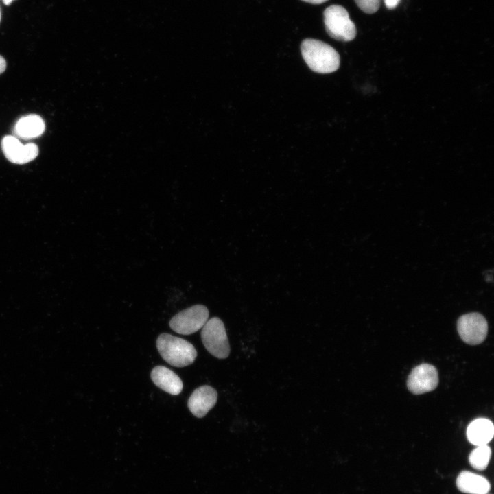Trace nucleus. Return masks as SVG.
Returning a JSON list of instances; mask_svg holds the SVG:
<instances>
[{
  "instance_id": "obj_18",
  "label": "nucleus",
  "mask_w": 494,
  "mask_h": 494,
  "mask_svg": "<svg viewBox=\"0 0 494 494\" xmlns=\"http://www.w3.org/2000/svg\"><path fill=\"white\" fill-rule=\"evenodd\" d=\"M305 2H307L312 4H320L324 2L327 1L328 0H301Z\"/></svg>"
},
{
  "instance_id": "obj_19",
  "label": "nucleus",
  "mask_w": 494,
  "mask_h": 494,
  "mask_svg": "<svg viewBox=\"0 0 494 494\" xmlns=\"http://www.w3.org/2000/svg\"><path fill=\"white\" fill-rule=\"evenodd\" d=\"M3 3L6 5H9L14 0H2Z\"/></svg>"
},
{
  "instance_id": "obj_11",
  "label": "nucleus",
  "mask_w": 494,
  "mask_h": 494,
  "mask_svg": "<svg viewBox=\"0 0 494 494\" xmlns=\"http://www.w3.org/2000/svg\"><path fill=\"white\" fill-rule=\"evenodd\" d=\"M150 377L156 386L170 395H177L183 390L180 378L165 366H155L151 371Z\"/></svg>"
},
{
  "instance_id": "obj_16",
  "label": "nucleus",
  "mask_w": 494,
  "mask_h": 494,
  "mask_svg": "<svg viewBox=\"0 0 494 494\" xmlns=\"http://www.w3.org/2000/svg\"><path fill=\"white\" fill-rule=\"evenodd\" d=\"M401 0H384V3L387 8L394 9L397 6Z\"/></svg>"
},
{
  "instance_id": "obj_1",
  "label": "nucleus",
  "mask_w": 494,
  "mask_h": 494,
  "mask_svg": "<svg viewBox=\"0 0 494 494\" xmlns=\"http://www.w3.org/2000/svg\"><path fill=\"white\" fill-rule=\"evenodd\" d=\"M302 56L314 72L329 73L340 66V56L329 45L312 38L305 39L301 45Z\"/></svg>"
},
{
  "instance_id": "obj_5",
  "label": "nucleus",
  "mask_w": 494,
  "mask_h": 494,
  "mask_svg": "<svg viewBox=\"0 0 494 494\" xmlns=\"http://www.w3.org/2000/svg\"><path fill=\"white\" fill-rule=\"evenodd\" d=\"M209 319V311L202 305H196L176 314L169 321V327L182 335H190L202 329Z\"/></svg>"
},
{
  "instance_id": "obj_7",
  "label": "nucleus",
  "mask_w": 494,
  "mask_h": 494,
  "mask_svg": "<svg viewBox=\"0 0 494 494\" xmlns=\"http://www.w3.org/2000/svg\"><path fill=\"white\" fill-rule=\"evenodd\" d=\"M438 383L436 368L429 364H421L416 366L409 375L407 386L411 392L419 395L434 390Z\"/></svg>"
},
{
  "instance_id": "obj_13",
  "label": "nucleus",
  "mask_w": 494,
  "mask_h": 494,
  "mask_svg": "<svg viewBox=\"0 0 494 494\" xmlns=\"http://www.w3.org/2000/svg\"><path fill=\"white\" fill-rule=\"evenodd\" d=\"M493 423L484 418L475 419L467 429L468 440L475 446L487 445L493 438Z\"/></svg>"
},
{
  "instance_id": "obj_8",
  "label": "nucleus",
  "mask_w": 494,
  "mask_h": 494,
  "mask_svg": "<svg viewBox=\"0 0 494 494\" xmlns=\"http://www.w3.org/2000/svg\"><path fill=\"white\" fill-rule=\"evenodd\" d=\"M1 148L5 158L15 164H25L34 160L38 154L37 145L23 144L14 136L8 135L1 141Z\"/></svg>"
},
{
  "instance_id": "obj_10",
  "label": "nucleus",
  "mask_w": 494,
  "mask_h": 494,
  "mask_svg": "<svg viewBox=\"0 0 494 494\" xmlns=\"http://www.w3.org/2000/svg\"><path fill=\"white\" fill-rule=\"evenodd\" d=\"M45 129V121L38 115H28L21 117L15 124L12 133L16 138L29 140L43 134Z\"/></svg>"
},
{
  "instance_id": "obj_3",
  "label": "nucleus",
  "mask_w": 494,
  "mask_h": 494,
  "mask_svg": "<svg viewBox=\"0 0 494 494\" xmlns=\"http://www.w3.org/2000/svg\"><path fill=\"white\" fill-rule=\"evenodd\" d=\"M323 15L325 30L331 38L342 42L351 41L355 38V25L344 7L331 5L325 10Z\"/></svg>"
},
{
  "instance_id": "obj_17",
  "label": "nucleus",
  "mask_w": 494,
  "mask_h": 494,
  "mask_svg": "<svg viewBox=\"0 0 494 494\" xmlns=\"http://www.w3.org/2000/svg\"><path fill=\"white\" fill-rule=\"evenodd\" d=\"M6 69V62L3 56L0 55V74Z\"/></svg>"
},
{
  "instance_id": "obj_6",
  "label": "nucleus",
  "mask_w": 494,
  "mask_h": 494,
  "mask_svg": "<svg viewBox=\"0 0 494 494\" xmlns=\"http://www.w3.org/2000/svg\"><path fill=\"white\" fill-rule=\"evenodd\" d=\"M458 332L462 340L471 345L482 343L486 337L488 324L479 313H469L460 316L457 322Z\"/></svg>"
},
{
  "instance_id": "obj_20",
  "label": "nucleus",
  "mask_w": 494,
  "mask_h": 494,
  "mask_svg": "<svg viewBox=\"0 0 494 494\" xmlns=\"http://www.w3.org/2000/svg\"><path fill=\"white\" fill-rule=\"evenodd\" d=\"M0 20H1V12H0Z\"/></svg>"
},
{
  "instance_id": "obj_2",
  "label": "nucleus",
  "mask_w": 494,
  "mask_h": 494,
  "mask_svg": "<svg viewBox=\"0 0 494 494\" xmlns=\"http://www.w3.org/2000/svg\"><path fill=\"white\" fill-rule=\"evenodd\" d=\"M156 347L163 359L176 367L191 364L197 356L196 350L192 344L169 333H161L158 336Z\"/></svg>"
},
{
  "instance_id": "obj_9",
  "label": "nucleus",
  "mask_w": 494,
  "mask_h": 494,
  "mask_svg": "<svg viewBox=\"0 0 494 494\" xmlns=\"http://www.w3.org/2000/svg\"><path fill=\"white\" fill-rule=\"evenodd\" d=\"M217 399V391L210 386L204 385L193 392L187 405L196 417L202 418L215 405Z\"/></svg>"
},
{
  "instance_id": "obj_4",
  "label": "nucleus",
  "mask_w": 494,
  "mask_h": 494,
  "mask_svg": "<svg viewBox=\"0 0 494 494\" xmlns=\"http://www.w3.org/2000/svg\"><path fill=\"white\" fill-rule=\"evenodd\" d=\"M201 338L206 349L214 357L224 359L228 356V340L224 323L219 318L207 321L202 328Z\"/></svg>"
},
{
  "instance_id": "obj_15",
  "label": "nucleus",
  "mask_w": 494,
  "mask_h": 494,
  "mask_svg": "<svg viewBox=\"0 0 494 494\" xmlns=\"http://www.w3.org/2000/svg\"><path fill=\"white\" fill-rule=\"evenodd\" d=\"M359 8L365 13L373 14L379 6L381 0H354Z\"/></svg>"
},
{
  "instance_id": "obj_12",
  "label": "nucleus",
  "mask_w": 494,
  "mask_h": 494,
  "mask_svg": "<svg viewBox=\"0 0 494 494\" xmlns=\"http://www.w3.org/2000/svg\"><path fill=\"white\" fill-rule=\"evenodd\" d=\"M458 489L467 494H487L491 489L489 480L484 476L469 471H461L456 481Z\"/></svg>"
},
{
  "instance_id": "obj_14",
  "label": "nucleus",
  "mask_w": 494,
  "mask_h": 494,
  "mask_svg": "<svg viewBox=\"0 0 494 494\" xmlns=\"http://www.w3.org/2000/svg\"><path fill=\"white\" fill-rule=\"evenodd\" d=\"M491 457V449L487 445L477 446L469 456V462L475 469H485Z\"/></svg>"
}]
</instances>
